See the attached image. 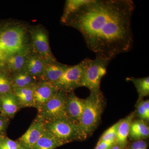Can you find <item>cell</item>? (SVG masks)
Instances as JSON below:
<instances>
[{
    "label": "cell",
    "instance_id": "cell-18",
    "mask_svg": "<svg viewBox=\"0 0 149 149\" xmlns=\"http://www.w3.org/2000/svg\"><path fill=\"white\" fill-rule=\"evenodd\" d=\"M35 85L26 88H13V92L16 96L20 108L32 107Z\"/></svg>",
    "mask_w": 149,
    "mask_h": 149
},
{
    "label": "cell",
    "instance_id": "cell-4",
    "mask_svg": "<svg viewBox=\"0 0 149 149\" xmlns=\"http://www.w3.org/2000/svg\"><path fill=\"white\" fill-rule=\"evenodd\" d=\"M45 128L61 144L82 141L88 138L79 124L67 118H61L45 122Z\"/></svg>",
    "mask_w": 149,
    "mask_h": 149
},
{
    "label": "cell",
    "instance_id": "cell-14",
    "mask_svg": "<svg viewBox=\"0 0 149 149\" xmlns=\"http://www.w3.org/2000/svg\"><path fill=\"white\" fill-rule=\"evenodd\" d=\"M1 114L3 117L13 118L21 108L16 96L13 92L0 96Z\"/></svg>",
    "mask_w": 149,
    "mask_h": 149
},
{
    "label": "cell",
    "instance_id": "cell-19",
    "mask_svg": "<svg viewBox=\"0 0 149 149\" xmlns=\"http://www.w3.org/2000/svg\"><path fill=\"white\" fill-rule=\"evenodd\" d=\"M13 88H26L35 86L37 80L24 70L10 74Z\"/></svg>",
    "mask_w": 149,
    "mask_h": 149
},
{
    "label": "cell",
    "instance_id": "cell-7",
    "mask_svg": "<svg viewBox=\"0 0 149 149\" xmlns=\"http://www.w3.org/2000/svg\"><path fill=\"white\" fill-rule=\"evenodd\" d=\"M85 65V60L75 65H69L62 76L54 85L58 91L67 93L74 92L76 88L80 87Z\"/></svg>",
    "mask_w": 149,
    "mask_h": 149
},
{
    "label": "cell",
    "instance_id": "cell-26",
    "mask_svg": "<svg viewBox=\"0 0 149 149\" xmlns=\"http://www.w3.org/2000/svg\"><path fill=\"white\" fill-rule=\"evenodd\" d=\"M0 149H23L17 141L5 137L0 144Z\"/></svg>",
    "mask_w": 149,
    "mask_h": 149
},
{
    "label": "cell",
    "instance_id": "cell-12",
    "mask_svg": "<svg viewBox=\"0 0 149 149\" xmlns=\"http://www.w3.org/2000/svg\"><path fill=\"white\" fill-rule=\"evenodd\" d=\"M68 66L58 62L56 60L47 62L42 75L40 80H46L54 84L62 76Z\"/></svg>",
    "mask_w": 149,
    "mask_h": 149
},
{
    "label": "cell",
    "instance_id": "cell-20",
    "mask_svg": "<svg viewBox=\"0 0 149 149\" xmlns=\"http://www.w3.org/2000/svg\"><path fill=\"white\" fill-rule=\"evenodd\" d=\"M62 145L45 128L32 149H55Z\"/></svg>",
    "mask_w": 149,
    "mask_h": 149
},
{
    "label": "cell",
    "instance_id": "cell-10",
    "mask_svg": "<svg viewBox=\"0 0 149 149\" xmlns=\"http://www.w3.org/2000/svg\"><path fill=\"white\" fill-rule=\"evenodd\" d=\"M45 128V121L37 115L26 132L16 141L23 149H32Z\"/></svg>",
    "mask_w": 149,
    "mask_h": 149
},
{
    "label": "cell",
    "instance_id": "cell-22",
    "mask_svg": "<svg viewBox=\"0 0 149 149\" xmlns=\"http://www.w3.org/2000/svg\"><path fill=\"white\" fill-rule=\"evenodd\" d=\"M90 0H67L65 5L63 14L61 17V23L64 24L70 15L76 12L80 7L89 2Z\"/></svg>",
    "mask_w": 149,
    "mask_h": 149
},
{
    "label": "cell",
    "instance_id": "cell-34",
    "mask_svg": "<svg viewBox=\"0 0 149 149\" xmlns=\"http://www.w3.org/2000/svg\"><path fill=\"white\" fill-rule=\"evenodd\" d=\"M1 116H2L1 115H0V117H1Z\"/></svg>",
    "mask_w": 149,
    "mask_h": 149
},
{
    "label": "cell",
    "instance_id": "cell-31",
    "mask_svg": "<svg viewBox=\"0 0 149 149\" xmlns=\"http://www.w3.org/2000/svg\"><path fill=\"white\" fill-rule=\"evenodd\" d=\"M5 137V136H0V144L1 143L3 139H4Z\"/></svg>",
    "mask_w": 149,
    "mask_h": 149
},
{
    "label": "cell",
    "instance_id": "cell-9",
    "mask_svg": "<svg viewBox=\"0 0 149 149\" xmlns=\"http://www.w3.org/2000/svg\"><path fill=\"white\" fill-rule=\"evenodd\" d=\"M58 91L53 83L43 80H37L34 88L32 107L39 112Z\"/></svg>",
    "mask_w": 149,
    "mask_h": 149
},
{
    "label": "cell",
    "instance_id": "cell-16",
    "mask_svg": "<svg viewBox=\"0 0 149 149\" xmlns=\"http://www.w3.org/2000/svg\"><path fill=\"white\" fill-rule=\"evenodd\" d=\"M45 62L40 56L32 52L27 58L24 70L38 80L42 75Z\"/></svg>",
    "mask_w": 149,
    "mask_h": 149
},
{
    "label": "cell",
    "instance_id": "cell-27",
    "mask_svg": "<svg viewBox=\"0 0 149 149\" xmlns=\"http://www.w3.org/2000/svg\"><path fill=\"white\" fill-rule=\"evenodd\" d=\"M128 146L130 149H147L148 144L145 140H139L133 141Z\"/></svg>",
    "mask_w": 149,
    "mask_h": 149
},
{
    "label": "cell",
    "instance_id": "cell-29",
    "mask_svg": "<svg viewBox=\"0 0 149 149\" xmlns=\"http://www.w3.org/2000/svg\"><path fill=\"white\" fill-rule=\"evenodd\" d=\"M114 143L112 141H99L94 149H109Z\"/></svg>",
    "mask_w": 149,
    "mask_h": 149
},
{
    "label": "cell",
    "instance_id": "cell-1",
    "mask_svg": "<svg viewBox=\"0 0 149 149\" xmlns=\"http://www.w3.org/2000/svg\"><path fill=\"white\" fill-rule=\"evenodd\" d=\"M131 0H90L67 19L65 25L77 29L96 57L111 61L133 48Z\"/></svg>",
    "mask_w": 149,
    "mask_h": 149
},
{
    "label": "cell",
    "instance_id": "cell-33",
    "mask_svg": "<svg viewBox=\"0 0 149 149\" xmlns=\"http://www.w3.org/2000/svg\"><path fill=\"white\" fill-rule=\"evenodd\" d=\"M124 149H130V148H129V147L128 146L126 147V148H124Z\"/></svg>",
    "mask_w": 149,
    "mask_h": 149
},
{
    "label": "cell",
    "instance_id": "cell-25",
    "mask_svg": "<svg viewBox=\"0 0 149 149\" xmlns=\"http://www.w3.org/2000/svg\"><path fill=\"white\" fill-rule=\"evenodd\" d=\"M118 124L119 121L106 130L101 136L99 141H110L115 142Z\"/></svg>",
    "mask_w": 149,
    "mask_h": 149
},
{
    "label": "cell",
    "instance_id": "cell-32",
    "mask_svg": "<svg viewBox=\"0 0 149 149\" xmlns=\"http://www.w3.org/2000/svg\"><path fill=\"white\" fill-rule=\"evenodd\" d=\"M1 111V101H0V112Z\"/></svg>",
    "mask_w": 149,
    "mask_h": 149
},
{
    "label": "cell",
    "instance_id": "cell-24",
    "mask_svg": "<svg viewBox=\"0 0 149 149\" xmlns=\"http://www.w3.org/2000/svg\"><path fill=\"white\" fill-rule=\"evenodd\" d=\"M136 116L137 115L139 119L149 121V100H143L138 101L136 104V109L135 111Z\"/></svg>",
    "mask_w": 149,
    "mask_h": 149
},
{
    "label": "cell",
    "instance_id": "cell-13",
    "mask_svg": "<svg viewBox=\"0 0 149 149\" xmlns=\"http://www.w3.org/2000/svg\"><path fill=\"white\" fill-rule=\"evenodd\" d=\"M32 52L31 44L17 53L8 61L6 67V71L10 74L24 70L25 63L28 57Z\"/></svg>",
    "mask_w": 149,
    "mask_h": 149
},
{
    "label": "cell",
    "instance_id": "cell-21",
    "mask_svg": "<svg viewBox=\"0 0 149 149\" xmlns=\"http://www.w3.org/2000/svg\"><path fill=\"white\" fill-rule=\"evenodd\" d=\"M127 81L132 82L136 87L139 95L138 101L143 100L145 97L149 95V77L143 78H135L134 77H127Z\"/></svg>",
    "mask_w": 149,
    "mask_h": 149
},
{
    "label": "cell",
    "instance_id": "cell-17",
    "mask_svg": "<svg viewBox=\"0 0 149 149\" xmlns=\"http://www.w3.org/2000/svg\"><path fill=\"white\" fill-rule=\"evenodd\" d=\"M149 137V127L148 122L141 119L134 120L130 126L128 139L130 141L145 140Z\"/></svg>",
    "mask_w": 149,
    "mask_h": 149
},
{
    "label": "cell",
    "instance_id": "cell-35",
    "mask_svg": "<svg viewBox=\"0 0 149 149\" xmlns=\"http://www.w3.org/2000/svg\"><path fill=\"white\" fill-rule=\"evenodd\" d=\"M109 149H110V148H109Z\"/></svg>",
    "mask_w": 149,
    "mask_h": 149
},
{
    "label": "cell",
    "instance_id": "cell-28",
    "mask_svg": "<svg viewBox=\"0 0 149 149\" xmlns=\"http://www.w3.org/2000/svg\"><path fill=\"white\" fill-rule=\"evenodd\" d=\"M9 122V118L2 116L0 117V136H4V133L6 132Z\"/></svg>",
    "mask_w": 149,
    "mask_h": 149
},
{
    "label": "cell",
    "instance_id": "cell-23",
    "mask_svg": "<svg viewBox=\"0 0 149 149\" xmlns=\"http://www.w3.org/2000/svg\"><path fill=\"white\" fill-rule=\"evenodd\" d=\"M13 89L10 74L5 71H0V96L13 92Z\"/></svg>",
    "mask_w": 149,
    "mask_h": 149
},
{
    "label": "cell",
    "instance_id": "cell-2",
    "mask_svg": "<svg viewBox=\"0 0 149 149\" xmlns=\"http://www.w3.org/2000/svg\"><path fill=\"white\" fill-rule=\"evenodd\" d=\"M24 25L9 23L0 27V71H6L9 60L30 44Z\"/></svg>",
    "mask_w": 149,
    "mask_h": 149
},
{
    "label": "cell",
    "instance_id": "cell-3",
    "mask_svg": "<svg viewBox=\"0 0 149 149\" xmlns=\"http://www.w3.org/2000/svg\"><path fill=\"white\" fill-rule=\"evenodd\" d=\"M105 106V101L101 91L91 92L85 99V106L79 125L88 137L91 136L100 122Z\"/></svg>",
    "mask_w": 149,
    "mask_h": 149
},
{
    "label": "cell",
    "instance_id": "cell-11",
    "mask_svg": "<svg viewBox=\"0 0 149 149\" xmlns=\"http://www.w3.org/2000/svg\"><path fill=\"white\" fill-rule=\"evenodd\" d=\"M85 106V99L80 98L74 92L68 93L66 100L67 118L77 124L80 123Z\"/></svg>",
    "mask_w": 149,
    "mask_h": 149
},
{
    "label": "cell",
    "instance_id": "cell-15",
    "mask_svg": "<svg viewBox=\"0 0 149 149\" xmlns=\"http://www.w3.org/2000/svg\"><path fill=\"white\" fill-rule=\"evenodd\" d=\"M136 116L135 111L132 112L126 117L119 121L117 134L115 143L122 149L128 147V139L130 126Z\"/></svg>",
    "mask_w": 149,
    "mask_h": 149
},
{
    "label": "cell",
    "instance_id": "cell-30",
    "mask_svg": "<svg viewBox=\"0 0 149 149\" xmlns=\"http://www.w3.org/2000/svg\"><path fill=\"white\" fill-rule=\"evenodd\" d=\"M110 149H122L117 143H114V144L110 148Z\"/></svg>",
    "mask_w": 149,
    "mask_h": 149
},
{
    "label": "cell",
    "instance_id": "cell-8",
    "mask_svg": "<svg viewBox=\"0 0 149 149\" xmlns=\"http://www.w3.org/2000/svg\"><path fill=\"white\" fill-rule=\"evenodd\" d=\"M29 32L32 52L46 62L56 60L51 51L47 33L44 28L35 26Z\"/></svg>",
    "mask_w": 149,
    "mask_h": 149
},
{
    "label": "cell",
    "instance_id": "cell-5",
    "mask_svg": "<svg viewBox=\"0 0 149 149\" xmlns=\"http://www.w3.org/2000/svg\"><path fill=\"white\" fill-rule=\"evenodd\" d=\"M85 60V70L80 87L88 88L91 92H98L101 91V81L106 74L107 67L111 61L97 57L94 59Z\"/></svg>",
    "mask_w": 149,
    "mask_h": 149
},
{
    "label": "cell",
    "instance_id": "cell-6",
    "mask_svg": "<svg viewBox=\"0 0 149 149\" xmlns=\"http://www.w3.org/2000/svg\"><path fill=\"white\" fill-rule=\"evenodd\" d=\"M68 93L58 91L44 105L37 115L45 122L61 118H67L66 100Z\"/></svg>",
    "mask_w": 149,
    "mask_h": 149
}]
</instances>
